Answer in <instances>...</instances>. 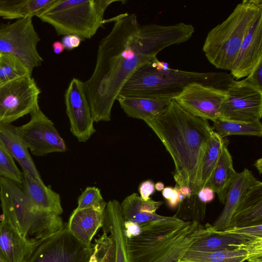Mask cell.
Wrapping results in <instances>:
<instances>
[{
    "label": "cell",
    "mask_w": 262,
    "mask_h": 262,
    "mask_svg": "<svg viewBox=\"0 0 262 262\" xmlns=\"http://www.w3.org/2000/svg\"><path fill=\"white\" fill-rule=\"evenodd\" d=\"M93 250L94 244L80 242L66 225L39 239L25 262H88Z\"/></svg>",
    "instance_id": "cell-7"
},
{
    "label": "cell",
    "mask_w": 262,
    "mask_h": 262,
    "mask_svg": "<svg viewBox=\"0 0 262 262\" xmlns=\"http://www.w3.org/2000/svg\"><path fill=\"white\" fill-rule=\"evenodd\" d=\"M261 63L262 15L259 16L246 33L230 74L235 80L245 78Z\"/></svg>",
    "instance_id": "cell-14"
},
{
    "label": "cell",
    "mask_w": 262,
    "mask_h": 262,
    "mask_svg": "<svg viewBox=\"0 0 262 262\" xmlns=\"http://www.w3.org/2000/svg\"><path fill=\"white\" fill-rule=\"evenodd\" d=\"M23 189L30 204L35 208L60 215L63 212L60 195L27 172H23Z\"/></svg>",
    "instance_id": "cell-18"
},
{
    "label": "cell",
    "mask_w": 262,
    "mask_h": 262,
    "mask_svg": "<svg viewBox=\"0 0 262 262\" xmlns=\"http://www.w3.org/2000/svg\"><path fill=\"white\" fill-rule=\"evenodd\" d=\"M212 128L221 138L228 136L241 135L262 136V124L260 120L254 122H242L217 119L213 122Z\"/></svg>",
    "instance_id": "cell-29"
},
{
    "label": "cell",
    "mask_w": 262,
    "mask_h": 262,
    "mask_svg": "<svg viewBox=\"0 0 262 262\" xmlns=\"http://www.w3.org/2000/svg\"><path fill=\"white\" fill-rule=\"evenodd\" d=\"M225 91L219 119L242 122L260 120L262 116V90L243 78L233 79Z\"/></svg>",
    "instance_id": "cell-9"
},
{
    "label": "cell",
    "mask_w": 262,
    "mask_h": 262,
    "mask_svg": "<svg viewBox=\"0 0 262 262\" xmlns=\"http://www.w3.org/2000/svg\"><path fill=\"white\" fill-rule=\"evenodd\" d=\"M258 181L247 168H245L241 172H237L229 186L222 211L213 224L208 223L206 226L213 231H221L227 229L246 191Z\"/></svg>",
    "instance_id": "cell-16"
},
{
    "label": "cell",
    "mask_w": 262,
    "mask_h": 262,
    "mask_svg": "<svg viewBox=\"0 0 262 262\" xmlns=\"http://www.w3.org/2000/svg\"><path fill=\"white\" fill-rule=\"evenodd\" d=\"M226 140L223 144L219 161L206 186L216 193L221 203L224 204L229 186L237 174L233 165L232 156Z\"/></svg>",
    "instance_id": "cell-24"
},
{
    "label": "cell",
    "mask_w": 262,
    "mask_h": 262,
    "mask_svg": "<svg viewBox=\"0 0 262 262\" xmlns=\"http://www.w3.org/2000/svg\"><path fill=\"white\" fill-rule=\"evenodd\" d=\"M234 79L226 72H198L170 68L157 57L137 69L126 81L119 95L159 100H173L188 84L198 82L225 90Z\"/></svg>",
    "instance_id": "cell-3"
},
{
    "label": "cell",
    "mask_w": 262,
    "mask_h": 262,
    "mask_svg": "<svg viewBox=\"0 0 262 262\" xmlns=\"http://www.w3.org/2000/svg\"><path fill=\"white\" fill-rule=\"evenodd\" d=\"M83 39L79 36L75 34L64 35L61 39V42L65 49L71 50L80 46Z\"/></svg>",
    "instance_id": "cell-40"
},
{
    "label": "cell",
    "mask_w": 262,
    "mask_h": 262,
    "mask_svg": "<svg viewBox=\"0 0 262 262\" xmlns=\"http://www.w3.org/2000/svg\"><path fill=\"white\" fill-rule=\"evenodd\" d=\"M155 191V184L152 181L149 180L142 182L139 187L140 196L145 201L149 200L150 196L154 193Z\"/></svg>",
    "instance_id": "cell-39"
},
{
    "label": "cell",
    "mask_w": 262,
    "mask_h": 262,
    "mask_svg": "<svg viewBox=\"0 0 262 262\" xmlns=\"http://www.w3.org/2000/svg\"><path fill=\"white\" fill-rule=\"evenodd\" d=\"M30 120L16 126L18 134L35 156L42 157L67 150L63 139L53 122L39 107L30 114Z\"/></svg>",
    "instance_id": "cell-11"
},
{
    "label": "cell",
    "mask_w": 262,
    "mask_h": 262,
    "mask_svg": "<svg viewBox=\"0 0 262 262\" xmlns=\"http://www.w3.org/2000/svg\"><path fill=\"white\" fill-rule=\"evenodd\" d=\"M225 90L198 82L186 85L174 100L191 114L213 122L219 119Z\"/></svg>",
    "instance_id": "cell-12"
},
{
    "label": "cell",
    "mask_w": 262,
    "mask_h": 262,
    "mask_svg": "<svg viewBox=\"0 0 262 262\" xmlns=\"http://www.w3.org/2000/svg\"><path fill=\"white\" fill-rule=\"evenodd\" d=\"M155 189L158 191H162L165 188L164 184L161 182H158L155 185Z\"/></svg>",
    "instance_id": "cell-46"
},
{
    "label": "cell",
    "mask_w": 262,
    "mask_h": 262,
    "mask_svg": "<svg viewBox=\"0 0 262 262\" xmlns=\"http://www.w3.org/2000/svg\"><path fill=\"white\" fill-rule=\"evenodd\" d=\"M40 90L31 76L0 85V124L12 122L39 108Z\"/></svg>",
    "instance_id": "cell-10"
},
{
    "label": "cell",
    "mask_w": 262,
    "mask_h": 262,
    "mask_svg": "<svg viewBox=\"0 0 262 262\" xmlns=\"http://www.w3.org/2000/svg\"><path fill=\"white\" fill-rule=\"evenodd\" d=\"M163 196L166 200L167 205L171 208H176L179 204L178 186L166 187L162 191Z\"/></svg>",
    "instance_id": "cell-37"
},
{
    "label": "cell",
    "mask_w": 262,
    "mask_h": 262,
    "mask_svg": "<svg viewBox=\"0 0 262 262\" xmlns=\"http://www.w3.org/2000/svg\"><path fill=\"white\" fill-rule=\"evenodd\" d=\"M38 241L25 237L10 222L1 218L0 258L4 262H25Z\"/></svg>",
    "instance_id": "cell-17"
},
{
    "label": "cell",
    "mask_w": 262,
    "mask_h": 262,
    "mask_svg": "<svg viewBox=\"0 0 262 262\" xmlns=\"http://www.w3.org/2000/svg\"><path fill=\"white\" fill-rule=\"evenodd\" d=\"M123 222L121 204L116 200L106 203L103 225L104 228L113 238L115 246V262H130L128 251V238L123 232Z\"/></svg>",
    "instance_id": "cell-21"
},
{
    "label": "cell",
    "mask_w": 262,
    "mask_h": 262,
    "mask_svg": "<svg viewBox=\"0 0 262 262\" xmlns=\"http://www.w3.org/2000/svg\"><path fill=\"white\" fill-rule=\"evenodd\" d=\"M28 66L18 57L0 52V85L32 75Z\"/></svg>",
    "instance_id": "cell-30"
},
{
    "label": "cell",
    "mask_w": 262,
    "mask_h": 262,
    "mask_svg": "<svg viewBox=\"0 0 262 262\" xmlns=\"http://www.w3.org/2000/svg\"><path fill=\"white\" fill-rule=\"evenodd\" d=\"M110 32L100 41L93 72L83 89L94 122L109 121L116 98L139 68L173 45L172 31L166 26L140 25L135 13L120 14Z\"/></svg>",
    "instance_id": "cell-1"
},
{
    "label": "cell",
    "mask_w": 262,
    "mask_h": 262,
    "mask_svg": "<svg viewBox=\"0 0 262 262\" xmlns=\"http://www.w3.org/2000/svg\"><path fill=\"white\" fill-rule=\"evenodd\" d=\"M0 262H4V261L0 258Z\"/></svg>",
    "instance_id": "cell-47"
},
{
    "label": "cell",
    "mask_w": 262,
    "mask_h": 262,
    "mask_svg": "<svg viewBox=\"0 0 262 262\" xmlns=\"http://www.w3.org/2000/svg\"><path fill=\"white\" fill-rule=\"evenodd\" d=\"M145 122L171 156L176 186L200 190L203 158L213 130L208 121L195 116L171 100L160 115Z\"/></svg>",
    "instance_id": "cell-2"
},
{
    "label": "cell",
    "mask_w": 262,
    "mask_h": 262,
    "mask_svg": "<svg viewBox=\"0 0 262 262\" xmlns=\"http://www.w3.org/2000/svg\"><path fill=\"white\" fill-rule=\"evenodd\" d=\"M56 0H0V17L18 19L38 17Z\"/></svg>",
    "instance_id": "cell-25"
},
{
    "label": "cell",
    "mask_w": 262,
    "mask_h": 262,
    "mask_svg": "<svg viewBox=\"0 0 262 262\" xmlns=\"http://www.w3.org/2000/svg\"><path fill=\"white\" fill-rule=\"evenodd\" d=\"M0 183L2 218L10 222L25 237L38 241L63 228L60 215L34 208L19 185L3 177Z\"/></svg>",
    "instance_id": "cell-5"
},
{
    "label": "cell",
    "mask_w": 262,
    "mask_h": 262,
    "mask_svg": "<svg viewBox=\"0 0 262 262\" xmlns=\"http://www.w3.org/2000/svg\"><path fill=\"white\" fill-rule=\"evenodd\" d=\"M178 190L184 195L186 199L190 198L193 195L191 189L187 186L178 187Z\"/></svg>",
    "instance_id": "cell-44"
},
{
    "label": "cell",
    "mask_w": 262,
    "mask_h": 262,
    "mask_svg": "<svg viewBox=\"0 0 262 262\" xmlns=\"http://www.w3.org/2000/svg\"><path fill=\"white\" fill-rule=\"evenodd\" d=\"M103 201L99 189L96 187H87L78 200V209H84Z\"/></svg>",
    "instance_id": "cell-36"
},
{
    "label": "cell",
    "mask_w": 262,
    "mask_h": 262,
    "mask_svg": "<svg viewBox=\"0 0 262 262\" xmlns=\"http://www.w3.org/2000/svg\"><path fill=\"white\" fill-rule=\"evenodd\" d=\"M120 204L124 221H132L140 226L162 220L165 216L156 213L163 204L162 201L151 199L145 201L136 193L126 196Z\"/></svg>",
    "instance_id": "cell-22"
},
{
    "label": "cell",
    "mask_w": 262,
    "mask_h": 262,
    "mask_svg": "<svg viewBox=\"0 0 262 262\" xmlns=\"http://www.w3.org/2000/svg\"><path fill=\"white\" fill-rule=\"evenodd\" d=\"M254 165L255 166V167L256 168V169H257V170L258 171L259 174H261V172H262V158H260L258 159H257Z\"/></svg>",
    "instance_id": "cell-45"
},
{
    "label": "cell",
    "mask_w": 262,
    "mask_h": 262,
    "mask_svg": "<svg viewBox=\"0 0 262 262\" xmlns=\"http://www.w3.org/2000/svg\"><path fill=\"white\" fill-rule=\"evenodd\" d=\"M246 241L220 231H213L204 226L201 234L194 241L188 250L198 251H216L232 250Z\"/></svg>",
    "instance_id": "cell-26"
},
{
    "label": "cell",
    "mask_w": 262,
    "mask_h": 262,
    "mask_svg": "<svg viewBox=\"0 0 262 262\" xmlns=\"http://www.w3.org/2000/svg\"><path fill=\"white\" fill-rule=\"evenodd\" d=\"M237 248L246 251L248 262H262V238L246 241Z\"/></svg>",
    "instance_id": "cell-35"
},
{
    "label": "cell",
    "mask_w": 262,
    "mask_h": 262,
    "mask_svg": "<svg viewBox=\"0 0 262 262\" xmlns=\"http://www.w3.org/2000/svg\"><path fill=\"white\" fill-rule=\"evenodd\" d=\"M260 15L261 0H243L237 4L206 37L203 51L209 62L217 69L230 71L246 33Z\"/></svg>",
    "instance_id": "cell-4"
},
{
    "label": "cell",
    "mask_w": 262,
    "mask_h": 262,
    "mask_svg": "<svg viewBox=\"0 0 262 262\" xmlns=\"http://www.w3.org/2000/svg\"><path fill=\"white\" fill-rule=\"evenodd\" d=\"M106 206L103 200L86 208H76L67 224L70 232L82 243L91 244L97 230L103 226Z\"/></svg>",
    "instance_id": "cell-15"
},
{
    "label": "cell",
    "mask_w": 262,
    "mask_h": 262,
    "mask_svg": "<svg viewBox=\"0 0 262 262\" xmlns=\"http://www.w3.org/2000/svg\"><path fill=\"white\" fill-rule=\"evenodd\" d=\"M204 226L193 221L192 226L155 262H180L194 241L201 234Z\"/></svg>",
    "instance_id": "cell-28"
},
{
    "label": "cell",
    "mask_w": 262,
    "mask_h": 262,
    "mask_svg": "<svg viewBox=\"0 0 262 262\" xmlns=\"http://www.w3.org/2000/svg\"><path fill=\"white\" fill-rule=\"evenodd\" d=\"M40 40L31 17L0 25V52L16 56L32 73L43 61L37 50Z\"/></svg>",
    "instance_id": "cell-8"
},
{
    "label": "cell",
    "mask_w": 262,
    "mask_h": 262,
    "mask_svg": "<svg viewBox=\"0 0 262 262\" xmlns=\"http://www.w3.org/2000/svg\"><path fill=\"white\" fill-rule=\"evenodd\" d=\"M107 233L103 229V234L95 239L93 252L88 262H115V243Z\"/></svg>",
    "instance_id": "cell-32"
},
{
    "label": "cell",
    "mask_w": 262,
    "mask_h": 262,
    "mask_svg": "<svg viewBox=\"0 0 262 262\" xmlns=\"http://www.w3.org/2000/svg\"><path fill=\"white\" fill-rule=\"evenodd\" d=\"M64 100L71 133L79 142H86L96 130L83 82L73 78L66 91Z\"/></svg>",
    "instance_id": "cell-13"
},
{
    "label": "cell",
    "mask_w": 262,
    "mask_h": 262,
    "mask_svg": "<svg viewBox=\"0 0 262 262\" xmlns=\"http://www.w3.org/2000/svg\"><path fill=\"white\" fill-rule=\"evenodd\" d=\"M226 139L214 131L208 142L203 160L200 190L206 186L219 161Z\"/></svg>",
    "instance_id": "cell-31"
},
{
    "label": "cell",
    "mask_w": 262,
    "mask_h": 262,
    "mask_svg": "<svg viewBox=\"0 0 262 262\" xmlns=\"http://www.w3.org/2000/svg\"><path fill=\"white\" fill-rule=\"evenodd\" d=\"M116 0H56L38 17L51 25L58 35L92 38L105 21L107 7Z\"/></svg>",
    "instance_id": "cell-6"
},
{
    "label": "cell",
    "mask_w": 262,
    "mask_h": 262,
    "mask_svg": "<svg viewBox=\"0 0 262 262\" xmlns=\"http://www.w3.org/2000/svg\"><path fill=\"white\" fill-rule=\"evenodd\" d=\"M116 100L128 117L144 122L161 114L171 100L120 95H118Z\"/></svg>",
    "instance_id": "cell-23"
},
{
    "label": "cell",
    "mask_w": 262,
    "mask_h": 262,
    "mask_svg": "<svg viewBox=\"0 0 262 262\" xmlns=\"http://www.w3.org/2000/svg\"><path fill=\"white\" fill-rule=\"evenodd\" d=\"M0 177L7 178L20 185L23 184V173L14 159L0 143Z\"/></svg>",
    "instance_id": "cell-33"
},
{
    "label": "cell",
    "mask_w": 262,
    "mask_h": 262,
    "mask_svg": "<svg viewBox=\"0 0 262 262\" xmlns=\"http://www.w3.org/2000/svg\"><path fill=\"white\" fill-rule=\"evenodd\" d=\"M0 179H1V177H0ZM0 184H1V183H0Z\"/></svg>",
    "instance_id": "cell-48"
},
{
    "label": "cell",
    "mask_w": 262,
    "mask_h": 262,
    "mask_svg": "<svg viewBox=\"0 0 262 262\" xmlns=\"http://www.w3.org/2000/svg\"><path fill=\"white\" fill-rule=\"evenodd\" d=\"M0 143L16 160L23 172L42 180L28 148L18 134L16 126L11 124H0Z\"/></svg>",
    "instance_id": "cell-20"
},
{
    "label": "cell",
    "mask_w": 262,
    "mask_h": 262,
    "mask_svg": "<svg viewBox=\"0 0 262 262\" xmlns=\"http://www.w3.org/2000/svg\"><path fill=\"white\" fill-rule=\"evenodd\" d=\"M245 79L255 87L262 90V63Z\"/></svg>",
    "instance_id": "cell-41"
},
{
    "label": "cell",
    "mask_w": 262,
    "mask_h": 262,
    "mask_svg": "<svg viewBox=\"0 0 262 262\" xmlns=\"http://www.w3.org/2000/svg\"><path fill=\"white\" fill-rule=\"evenodd\" d=\"M220 232L224 234L235 236L245 241L260 238H262V224L249 226L231 227Z\"/></svg>",
    "instance_id": "cell-34"
},
{
    "label": "cell",
    "mask_w": 262,
    "mask_h": 262,
    "mask_svg": "<svg viewBox=\"0 0 262 262\" xmlns=\"http://www.w3.org/2000/svg\"><path fill=\"white\" fill-rule=\"evenodd\" d=\"M247 258L246 251L238 248L208 252L188 249L180 262H244Z\"/></svg>",
    "instance_id": "cell-27"
},
{
    "label": "cell",
    "mask_w": 262,
    "mask_h": 262,
    "mask_svg": "<svg viewBox=\"0 0 262 262\" xmlns=\"http://www.w3.org/2000/svg\"><path fill=\"white\" fill-rule=\"evenodd\" d=\"M52 48L53 52L56 54L62 53L66 49L63 43L58 40L55 41L53 43Z\"/></svg>",
    "instance_id": "cell-43"
},
{
    "label": "cell",
    "mask_w": 262,
    "mask_h": 262,
    "mask_svg": "<svg viewBox=\"0 0 262 262\" xmlns=\"http://www.w3.org/2000/svg\"><path fill=\"white\" fill-rule=\"evenodd\" d=\"M196 195L202 203L206 204L214 199V191L211 187L206 186L200 189Z\"/></svg>",
    "instance_id": "cell-42"
},
{
    "label": "cell",
    "mask_w": 262,
    "mask_h": 262,
    "mask_svg": "<svg viewBox=\"0 0 262 262\" xmlns=\"http://www.w3.org/2000/svg\"><path fill=\"white\" fill-rule=\"evenodd\" d=\"M262 224V183L258 181L246 191L230 221L229 228Z\"/></svg>",
    "instance_id": "cell-19"
},
{
    "label": "cell",
    "mask_w": 262,
    "mask_h": 262,
    "mask_svg": "<svg viewBox=\"0 0 262 262\" xmlns=\"http://www.w3.org/2000/svg\"><path fill=\"white\" fill-rule=\"evenodd\" d=\"M123 228L124 234L128 239L137 236L141 232V226L130 221H124Z\"/></svg>",
    "instance_id": "cell-38"
}]
</instances>
